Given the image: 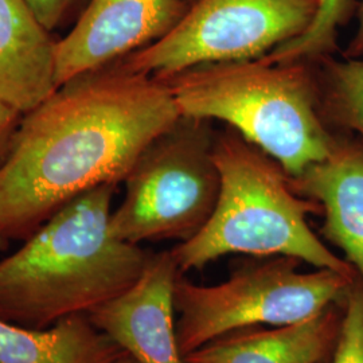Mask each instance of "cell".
<instances>
[{"label": "cell", "instance_id": "ba28073f", "mask_svg": "<svg viewBox=\"0 0 363 363\" xmlns=\"http://www.w3.org/2000/svg\"><path fill=\"white\" fill-rule=\"evenodd\" d=\"M189 6L187 0H88L73 27L57 40L58 86L155 43L177 26Z\"/></svg>", "mask_w": 363, "mask_h": 363}, {"label": "cell", "instance_id": "e0dca14e", "mask_svg": "<svg viewBox=\"0 0 363 363\" xmlns=\"http://www.w3.org/2000/svg\"><path fill=\"white\" fill-rule=\"evenodd\" d=\"M42 25L50 33L77 19L88 0H26Z\"/></svg>", "mask_w": 363, "mask_h": 363}, {"label": "cell", "instance_id": "7a4b0ae2", "mask_svg": "<svg viewBox=\"0 0 363 363\" xmlns=\"http://www.w3.org/2000/svg\"><path fill=\"white\" fill-rule=\"evenodd\" d=\"M117 184L74 198L0 261V319L43 330L133 286L154 253L111 232Z\"/></svg>", "mask_w": 363, "mask_h": 363}, {"label": "cell", "instance_id": "3957f363", "mask_svg": "<svg viewBox=\"0 0 363 363\" xmlns=\"http://www.w3.org/2000/svg\"><path fill=\"white\" fill-rule=\"evenodd\" d=\"M214 160L220 189L210 220L193 238L169 249L182 273L228 255H249L292 257L316 269L357 274L312 232L307 217L322 208L294 191L274 159L229 128L216 135Z\"/></svg>", "mask_w": 363, "mask_h": 363}, {"label": "cell", "instance_id": "30bf717a", "mask_svg": "<svg viewBox=\"0 0 363 363\" xmlns=\"http://www.w3.org/2000/svg\"><path fill=\"white\" fill-rule=\"evenodd\" d=\"M289 182L296 194L320 206V234L363 280V140L337 136L325 159Z\"/></svg>", "mask_w": 363, "mask_h": 363}, {"label": "cell", "instance_id": "8992f818", "mask_svg": "<svg viewBox=\"0 0 363 363\" xmlns=\"http://www.w3.org/2000/svg\"><path fill=\"white\" fill-rule=\"evenodd\" d=\"M208 120L181 116L136 159L125 194L112 211L111 232L130 244L193 238L210 220L220 195Z\"/></svg>", "mask_w": 363, "mask_h": 363}, {"label": "cell", "instance_id": "9c48e42d", "mask_svg": "<svg viewBox=\"0 0 363 363\" xmlns=\"http://www.w3.org/2000/svg\"><path fill=\"white\" fill-rule=\"evenodd\" d=\"M171 250L154 253L139 280L91 312V323L140 363H184L177 337Z\"/></svg>", "mask_w": 363, "mask_h": 363}, {"label": "cell", "instance_id": "9a60e30c", "mask_svg": "<svg viewBox=\"0 0 363 363\" xmlns=\"http://www.w3.org/2000/svg\"><path fill=\"white\" fill-rule=\"evenodd\" d=\"M359 0H319L318 13L310 28L298 38L276 48L259 58L268 64L310 62L315 64L337 52L342 27L358 13Z\"/></svg>", "mask_w": 363, "mask_h": 363}, {"label": "cell", "instance_id": "7402d4cb", "mask_svg": "<svg viewBox=\"0 0 363 363\" xmlns=\"http://www.w3.org/2000/svg\"><path fill=\"white\" fill-rule=\"evenodd\" d=\"M187 1H189V3H190V4H191V3H193V1H194V0H187Z\"/></svg>", "mask_w": 363, "mask_h": 363}, {"label": "cell", "instance_id": "8fae6325", "mask_svg": "<svg viewBox=\"0 0 363 363\" xmlns=\"http://www.w3.org/2000/svg\"><path fill=\"white\" fill-rule=\"evenodd\" d=\"M57 40L26 0H0V101L25 115L52 96Z\"/></svg>", "mask_w": 363, "mask_h": 363}, {"label": "cell", "instance_id": "2e32d148", "mask_svg": "<svg viewBox=\"0 0 363 363\" xmlns=\"http://www.w3.org/2000/svg\"><path fill=\"white\" fill-rule=\"evenodd\" d=\"M342 307L337 343L325 363H363V280L359 276L342 300Z\"/></svg>", "mask_w": 363, "mask_h": 363}, {"label": "cell", "instance_id": "5bb4252c", "mask_svg": "<svg viewBox=\"0 0 363 363\" xmlns=\"http://www.w3.org/2000/svg\"><path fill=\"white\" fill-rule=\"evenodd\" d=\"M313 66L325 124L355 132L363 140V58L327 57Z\"/></svg>", "mask_w": 363, "mask_h": 363}, {"label": "cell", "instance_id": "5b68a950", "mask_svg": "<svg viewBox=\"0 0 363 363\" xmlns=\"http://www.w3.org/2000/svg\"><path fill=\"white\" fill-rule=\"evenodd\" d=\"M300 264L292 257H267L238 268L217 286H198L179 273L174 307L183 358L240 330L308 320L340 303L358 276L333 269L301 272Z\"/></svg>", "mask_w": 363, "mask_h": 363}, {"label": "cell", "instance_id": "277c9868", "mask_svg": "<svg viewBox=\"0 0 363 363\" xmlns=\"http://www.w3.org/2000/svg\"><path fill=\"white\" fill-rule=\"evenodd\" d=\"M157 79L169 88L181 116L226 123L289 177L325 159L335 143L337 135L319 111L310 62H213Z\"/></svg>", "mask_w": 363, "mask_h": 363}, {"label": "cell", "instance_id": "52a82bcc", "mask_svg": "<svg viewBox=\"0 0 363 363\" xmlns=\"http://www.w3.org/2000/svg\"><path fill=\"white\" fill-rule=\"evenodd\" d=\"M319 0H194L163 38L118 61L155 78L213 62L259 60L304 34Z\"/></svg>", "mask_w": 363, "mask_h": 363}, {"label": "cell", "instance_id": "44dd1931", "mask_svg": "<svg viewBox=\"0 0 363 363\" xmlns=\"http://www.w3.org/2000/svg\"><path fill=\"white\" fill-rule=\"evenodd\" d=\"M7 244H9V238H7L6 235H3V234L0 233V250L6 249Z\"/></svg>", "mask_w": 363, "mask_h": 363}, {"label": "cell", "instance_id": "6da1fadb", "mask_svg": "<svg viewBox=\"0 0 363 363\" xmlns=\"http://www.w3.org/2000/svg\"><path fill=\"white\" fill-rule=\"evenodd\" d=\"M179 117L163 81L121 62L70 78L22 117L0 166V233L26 240L74 198L124 181Z\"/></svg>", "mask_w": 363, "mask_h": 363}, {"label": "cell", "instance_id": "4fadbf2b", "mask_svg": "<svg viewBox=\"0 0 363 363\" xmlns=\"http://www.w3.org/2000/svg\"><path fill=\"white\" fill-rule=\"evenodd\" d=\"M125 354L88 315L43 330L0 319V363H116Z\"/></svg>", "mask_w": 363, "mask_h": 363}, {"label": "cell", "instance_id": "7c38bea8", "mask_svg": "<svg viewBox=\"0 0 363 363\" xmlns=\"http://www.w3.org/2000/svg\"><path fill=\"white\" fill-rule=\"evenodd\" d=\"M342 301L308 320L253 327L217 337L187 354L184 363H325L335 347Z\"/></svg>", "mask_w": 363, "mask_h": 363}, {"label": "cell", "instance_id": "d6986e66", "mask_svg": "<svg viewBox=\"0 0 363 363\" xmlns=\"http://www.w3.org/2000/svg\"><path fill=\"white\" fill-rule=\"evenodd\" d=\"M358 28L355 35L351 39L349 46L343 52V58H352L358 60L363 58V0L358 9Z\"/></svg>", "mask_w": 363, "mask_h": 363}, {"label": "cell", "instance_id": "ac0fdd59", "mask_svg": "<svg viewBox=\"0 0 363 363\" xmlns=\"http://www.w3.org/2000/svg\"><path fill=\"white\" fill-rule=\"evenodd\" d=\"M22 117L23 113H21L18 109L0 101V166L11 151Z\"/></svg>", "mask_w": 363, "mask_h": 363}, {"label": "cell", "instance_id": "ffe728a7", "mask_svg": "<svg viewBox=\"0 0 363 363\" xmlns=\"http://www.w3.org/2000/svg\"><path fill=\"white\" fill-rule=\"evenodd\" d=\"M116 363H140L138 362L135 358H132L130 354H125L124 357H121Z\"/></svg>", "mask_w": 363, "mask_h": 363}]
</instances>
